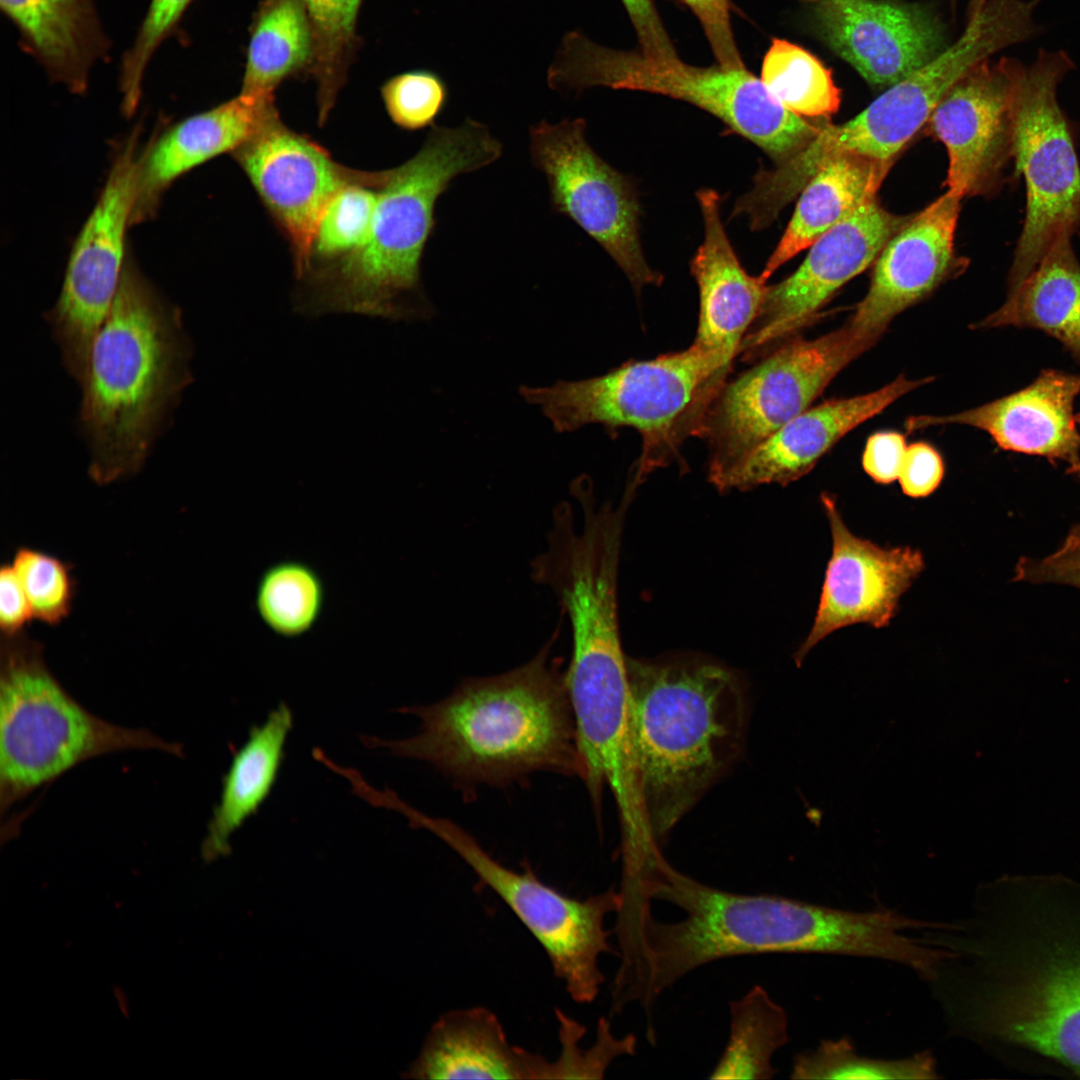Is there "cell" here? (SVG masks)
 <instances>
[{"label": "cell", "mask_w": 1080, "mask_h": 1080, "mask_svg": "<svg viewBox=\"0 0 1080 1080\" xmlns=\"http://www.w3.org/2000/svg\"><path fill=\"white\" fill-rule=\"evenodd\" d=\"M192 354L181 310L127 258L80 387L79 426L95 483L142 469L192 382Z\"/></svg>", "instance_id": "3957f363"}, {"label": "cell", "mask_w": 1080, "mask_h": 1080, "mask_svg": "<svg viewBox=\"0 0 1080 1080\" xmlns=\"http://www.w3.org/2000/svg\"><path fill=\"white\" fill-rule=\"evenodd\" d=\"M1013 580L1030 584H1062L1080 589V523L1070 529L1061 545L1049 555L1019 559Z\"/></svg>", "instance_id": "ab89813d"}, {"label": "cell", "mask_w": 1080, "mask_h": 1080, "mask_svg": "<svg viewBox=\"0 0 1080 1080\" xmlns=\"http://www.w3.org/2000/svg\"><path fill=\"white\" fill-rule=\"evenodd\" d=\"M391 808L410 826L429 831L447 845L509 907L541 945L574 1002L589 1004L596 999L605 981L599 958L613 952L604 921L620 907L618 890L573 898L544 883L527 865L522 872L502 865L449 819L431 817L400 797Z\"/></svg>", "instance_id": "9c48e42d"}, {"label": "cell", "mask_w": 1080, "mask_h": 1080, "mask_svg": "<svg viewBox=\"0 0 1080 1080\" xmlns=\"http://www.w3.org/2000/svg\"><path fill=\"white\" fill-rule=\"evenodd\" d=\"M558 634L515 669L465 679L437 703L401 709L420 719L416 735L363 742L429 763L462 790L504 787L536 772L579 777L563 658L551 656Z\"/></svg>", "instance_id": "7a4b0ae2"}, {"label": "cell", "mask_w": 1080, "mask_h": 1080, "mask_svg": "<svg viewBox=\"0 0 1080 1080\" xmlns=\"http://www.w3.org/2000/svg\"><path fill=\"white\" fill-rule=\"evenodd\" d=\"M766 89L789 111L828 118L841 102L831 71L813 54L785 39L774 38L761 68Z\"/></svg>", "instance_id": "1f68e13d"}, {"label": "cell", "mask_w": 1080, "mask_h": 1080, "mask_svg": "<svg viewBox=\"0 0 1080 1080\" xmlns=\"http://www.w3.org/2000/svg\"><path fill=\"white\" fill-rule=\"evenodd\" d=\"M292 724L290 708L280 704L262 725L250 731L247 741L234 754L202 843V856L207 861L230 852L232 835L271 792Z\"/></svg>", "instance_id": "83f0119b"}, {"label": "cell", "mask_w": 1080, "mask_h": 1080, "mask_svg": "<svg viewBox=\"0 0 1080 1080\" xmlns=\"http://www.w3.org/2000/svg\"><path fill=\"white\" fill-rule=\"evenodd\" d=\"M626 666L636 781L658 843L738 758L747 698L716 663L626 657Z\"/></svg>", "instance_id": "5b68a950"}, {"label": "cell", "mask_w": 1080, "mask_h": 1080, "mask_svg": "<svg viewBox=\"0 0 1080 1080\" xmlns=\"http://www.w3.org/2000/svg\"><path fill=\"white\" fill-rule=\"evenodd\" d=\"M907 445L905 436L896 431H879L866 442L862 467L876 483L890 484L898 480Z\"/></svg>", "instance_id": "ee69618b"}, {"label": "cell", "mask_w": 1080, "mask_h": 1080, "mask_svg": "<svg viewBox=\"0 0 1080 1080\" xmlns=\"http://www.w3.org/2000/svg\"><path fill=\"white\" fill-rule=\"evenodd\" d=\"M409 1079H555L553 1060L511 1044L497 1015L477 1006L433 1023Z\"/></svg>", "instance_id": "cb8c5ba5"}, {"label": "cell", "mask_w": 1080, "mask_h": 1080, "mask_svg": "<svg viewBox=\"0 0 1080 1080\" xmlns=\"http://www.w3.org/2000/svg\"><path fill=\"white\" fill-rule=\"evenodd\" d=\"M325 591L318 573L307 564L285 560L268 567L255 594L256 610L263 623L283 637L310 631L319 620Z\"/></svg>", "instance_id": "d6a6232c"}, {"label": "cell", "mask_w": 1080, "mask_h": 1080, "mask_svg": "<svg viewBox=\"0 0 1080 1080\" xmlns=\"http://www.w3.org/2000/svg\"><path fill=\"white\" fill-rule=\"evenodd\" d=\"M876 342L848 324L815 339L790 340L730 383L706 416L712 481L807 410L832 379Z\"/></svg>", "instance_id": "8fae6325"}, {"label": "cell", "mask_w": 1080, "mask_h": 1080, "mask_svg": "<svg viewBox=\"0 0 1080 1080\" xmlns=\"http://www.w3.org/2000/svg\"><path fill=\"white\" fill-rule=\"evenodd\" d=\"M363 1L303 0L314 35L310 76L317 87L319 124L327 120L360 48L357 20Z\"/></svg>", "instance_id": "4dcf8cb0"}, {"label": "cell", "mask_w": 1080, "mask_h": 1080, "mask_svg": "<svg viewBox=\"0 0 1080 1080\" xmlns=\"http://www.w3.org/2000/svg\"><path fill=\"white\" fill-rule=\"evenodd\" d=\"M547 84L562 93L606 87L688 102L757 145L777 165L806 147L824 124L786 109L745 66L656 60L639 49L603 46L579 30L562 37L547 70Z\"/></svg>", "instance_id": "ba28073f"}, {"label": "cell", "mask_w": 1080, "mask_h": 1080, "mask_svg": "<svg viewBox=\"0 0 1080 1080\" xmlns=\"http://www.w3.org/2000/svg\"><path fill=\"white\" fill-rule=\"evenodd\" d=\"M1076 421H1077L1078 425L1080 426V412L1076 414Z\"/></svg>", "instance_id": "bcb514c9"}, {"label": "cell", "mask_w": 1080, "mask_h": 1080, "mask_svg": "<svg viewBox=\"0 0 1080 1080\" xmlns=\"http://www.w3.org/2000/svg\"><path fill=\"white\" fill-rule=\"evenodd\" d=\"M289 243L298 277L308 264L317 222L333 196L370 172L350 169L310 137L287 127L278 111L232 153Z\"/></svg>", "instance_id": "5bb4252c"}, {"label": "cell", "mask_w": 1080, "mask_h": 1080, "mask_svg": "<svg viewBox=\"0 0 1080 1080\" xmlns=\"http://www.w3.org/2000/svg\"><path fill=\"white\" fill-rule=\"evenodd\" d=\"M1016 60L980 62L942 97L927 123L946 147L947 191L960 196L990 192L1012 151V96Z\"/></svg>", "instance_id": "e0dca14e"}, {"label": "cell", "mask_w": 1080, "mask_h": 1080, "mask_svg": "<svg viewBox=\"0 0 1080 1080\" xmlns=\"http://www.w3.org/2000/svg\"><path fill=\"white\" fill-rule=\"evenodd\" d=\"M944 474L940 453L926 442H915L907 446L898 481L906 496L924 498L939 487Z\"/></svg>", "instance_id": "b9f144b4"}, {"label": "cell", "mask_w": 1080, "mask_h": 1080, "mask_svg": "<svg viewBox=\"0 0 1080 1080\" xmlns=\"http://www.w3.org/2000/svg\"><path fill=\"white\" fill-rule=\"evenodd\" d=\"M731 370L694 343L652 360L629 361L610 372L545 387H520L558 433L589 424L633 427L643 439L632 482L639 485L677 455L682 442L700 436L714 400Z\"/></svg>", "instance_id": "52a82bcc"}, {"label": "cell", "mask_w": 1080, "mask_h": 1080, "mask_svg": "<svg viewBox=\"0 0 1080 1080\" xmlns=\"http://www.w3.org/2000/svg\"><path fill=\"white\" fill-rule=\"evenodd\" d=\"M314 35L303 0H262L249 28L240 93L274 97L285 80L310 76Z\"/></svg>", "instance_id": "f1b7e54d"}, {"label": "cell", "mask_w": 1080, "mask_h": 1080, "mask_svg": "<svg viewBox=\"0 0 1080 1080\" xmlns=\"http://www.w3.org/2000/svg\"><path fill=\"white\" fill-rule=\"evenodd\" d=\"M696 196L704 238L690 263L700 297L699 323L693 343L731 367L758 314L767 285L742 267L722 223L719 194L714 189L703 188Z\"/></svg>", "instance_id": "603a6c76"}, {"label": "cell", "mask_w": 1080, "mask_h": 1080, "mask_svg": "<svg viewBox=\"0 0 1080 1080\" xmlns=\"http://www.w3.org/2000/svg\"><path fill=\"white\" fill-rule=\"evenodd\" d=\"M33 619L23 587L11 565L0 570V627L2 636L11 637L24 632Z\"/></svg>", "instance_id": "f6af8a7d"}, {"label": "cell", "mask_w": 1080, "mask_h": 1080, "mask_svg": "<svg viewBox=\"0 0 1080 1080\" xmlns=\"http://www.w3.org/2000/svg\"><path fill=\"white\" fill-rule=\"evenodd\" d=\"M937 1062L929 1050L898 1059L859 1055L847 1037L822 1040L812 1050L795 1056L792 1079H913L940 1078Z\"/></svg>", "instance_id": "e575fe53"}, {"label": "cell", "mask_w": 1080, "mask_h": 1080, "mask_svg": "<svg viewBox=\"0 0 1080 1080\" xmlns=\"http://www.w3.org/2000/svg\"><path fill=\"white\" fill-rule=\"evenodd\" d=\"M127 750L183 756L179 743L120 726L83 707L53 676L38 641L2 636L0 660V811L92 758Z\"/></svg>", "instance_id": "8992f818"}, {"label": "cell", "mask_w": 1080, "mask_h": 1080, "mask_svg": "<svg viewBox=\"0 0 1080 1080\" xmlns=\"http://www.w3.org/2000/svg\"><path fill=\"white\" fill-rule=\"evenodd\" d=\"M819 33L867 82L892 86L944 48L936 19L919 6L878 0H822Z\"/></svg>", "instance_id": "ac0fdd59"}, {"label": "cell", "mask_w": 1080, "mask_h": 1080, "mask_svg": "<svg viewBox=\"0 0 1080 1080\" xmlns=\"http://www.w3.org/2000/svg\"><path fill=\"white\" fill-rule=\"evenodd\" d=\"M698 20L717 64L745 66L731 22L730 0H678Z\"/></svg>", "instance_id": "60d3db41"}, {"label": "cell", "mask_w": 1080, "mask_h": 1080, "mask_svg": "<svg viewBox=\"0 0 1080 1080\" xmlns=\"http://www.w3.org/2000/svg\"><path fill=\"white\" fill-rule=\"evenodd\" d=\"M961 199L947 191L885 244L875 260L868 292L848 323L859 335L877 342L897 315L947 277Z\"/></svg>", "instance_id": "ffe728a7"}, {"label": "cell", "mask_w": 1080, "mask_h": 1080, "mask_svg": "<svg viewBox=\"0 0 1080 1080\" xmlns=\"http://www.w3.org/2000/svg\"><path fill=\"white\" fill-rule=\"evenodd\" d=\"M911 217L894 215L876 198L819 237L794 273L767 286L739 353L752 357L808 324L831 296L874 262Z\"/></svg>", "instance_id": "9a60e30c"}, {"label": "cell", "mask_w": 1080, "mask_h": 1080, "mask_svg": "<svg viewBox=\"0 0 1080 1080\" xmlns=\"http://www.w3.org/2000/svg\"><path fill=\"white\" fill-rule=\"evenodd\" d=\"M561 1052L553 1060L556 1079H602L610 1064L618 1057L634 1055L637 1039L634 1034L617 1038L606 1018H600L597 1038L588 1049L579 1046L586 1029L583 1025L556 1010Z\"/></svg>", "instance_id": "74e56055"}, {"label": "cell", "mask_w": 1080, "mask_h": 1080, "mask_svg": "<svg viewBox=\"0 0 1080 1080\" xmlns=\"http://www.w3.org/2000/svg\"><path fill=\"white\" fill-rule=\"evenodd\" d=\"M1072 235L1060 234L1036 269L975 327L1040 330L1058 340L1080 365V264Z\"/></svg>", "instance_id": "4316f807"}, {"label": "cell", "mask_w": 1080, "mask_h": 1080, "mask_svg": "<svg viewBox=\"0 0 1080 1080\" xmlns=\"http://www.w3.org/2000/svg\"><path fill=\"white\" fill-rule=\"evenodd\" d=\"M11 565L26 594L34 619L57 625L70 614L74 582L71 568L64 561L22 546L15 551Z\"/></svg>", "instance_id": "8d00e7d4"}, {"label": "cell", "mask_w": 1080, "mask_h": 1080, "mask_svg": "<svg viewBox=\"0 0 1080 1080\" xmlns=\"http://www.w3.org/2000/svg\"><path fill=\"white\" fill-rule=\"evenodd\" d=\"M0 7L48 78L84 94L112 46L95 0H0Z\"/></svg>", "instance_id": "d4e9b609"}, {"label": "cell", "mask_w": 1080, "mask_h": 1080, "mask_svg": "<svg viewBox=\"0 0 1080 1080\" xmlns=\"http://www.w3.org/2000/svg\"><path fill=\"white\" fill-rule=\"evenodd\" d=\"M195 0H150L132 44L119 65L121 109L131 116L142 97L147 67L159 47L177 30Z\"/></svg>", "instance_id": "d590c367"}, {"label": "cell", "mask_w": 1080, "mask_h": 1080, "mask_svg": "<svg viewBox=\"0 0 1080 1080\" xmlns=\"http://www.w3.org/2000/svg\"><path fill=\"white\" fill-rule=\"evenodd\" d=\"M380 94L390 120L406 131L435 125L449 98L445 80L429 69H413L390 77L382 84Z\"/></svg>", "instance_id": "f35d334b"}, {"label": "cell", "mask_w": 1080, "mask_h": 1080, "mask_svg": "<svg viewBox=\"0 0 1080 1080\" xmlns=\"http://www.w3.org/2000/svg\"><path fill=\"white\" fill-rule=\"evenodd\" d=\"M138 139L135 129L117 152L100 197L73 245L59 297L44 314L63 366L80 387L127 259L125 232L134 203Z\"/></svg>", "instance_id": "4fadbf2b"}, {"label": "cell", "mask_w": 1080, "mask_h": 1080, "mask_svg": "<svg viewBox=\"0 0 1080 1080\" xmlns=\"http://www.w3.org/2000/svg\"><path fill=\"white\" fill-rule=\"evenodd\" d=\"M1080 375L1045 369L1028 386L976 408L945 416L921 415L906 420L907 431L961 424L987 432L1006 451L1064 463L1080 479V432L1074 402Z\"/></svg>", "instance_id": "d6986e66"}, {"label": "cell", "mask_w": 1080, "mask_h": 1080, "mask_svg": "<svg viewBox=\"0 0 1080 1080\" xmlns=\"http://www.w3.org/2000/svg\"><path fill=\"white\" fill-rule=\"evenodd\" d=\"M893 161L842 154L825 162L801 191L794 213L760 279L810 247L829 229L876 198Z\"/></svg>", "instance_id": "484cf974"}, {"label": "cell", "mask_w": 1080, "mask_h": 1080, "mask_svg": "<svg viewBox=\"0 0 1080 1080\" xmlns=\"http://www.w3.org/2000/svg\"><path fill=\"white\" fill-rule=\"evenodd\" d=\"M277 111L274 97L239 93L170 127L139 156L131 224L152 216L174 180L214 157L236 151Z\"/></svg>", "instance_id": "7402d4cb"}, {"label": "cell", "mask_w": 1080, "mask_h": 1080, "mask_svg": "<svg viewBox=\"0 0 1080 1080\" xmlns=\"http://www.w3.org/2000/svg\"><path fill=\"white\" fill-rule=\"evenodd\" d=\"M832 535V552L809 635L794 654L801 665L806 654L829 634L864 623L890 624L901 596L925 568L921 551L909 546L880 547L854 535L845 525L835 499L821 495Z\"/></svg>", "instance_id": "2e32d148"}, {"label": "cell", "mask_w": 1080, "mask_h": 1080, "mask_svg": "<svg viewBox=\"0 0 1080 1080\" xmlns=\"http://www.w3.org/2000/svg\"><path fill=\"white\" fill-rule=\"evenodd\" d=\"M934 378L898 376L882 388L808 408L711 481L721 492L763 484L785 486L808 474L819 459L851 430L903 395Z\"/></svg>", "instance_id": "44dd1931"}, {"label": "cell", "mask_w": 1080, "mask_h": 1080, "mask_svg": "<svg viewBox=\"0 0 1080 1080\" xmlns=\"http://www.w3.org/2000/svg\"><path fill=\"white\" fill-rule=\"evenodd\" d=\"M529 149L534 166L547 179L554 212L595 240L636 291L660 285L663 276L643 253L637 193L629 179L590 146L585 119L538 122L529 129Z\"/></svg>", "instance_id": "7c38bea8"}, {"label": "cell", "mask_w": 1080, "mask_h": 1080, "mask_svg": "<svg viewBox=\"0 0 1080 1080\" xmlns=\"http://www.w3.org/2000/svg\"><path fill=\"white\" fill-rule=\"evenodd\" d=\"M1073 62L1064 51H1040L1020 64L1012 96V151L1024 176L1026 216L1008 276V293L1036 269L1056 238L1080 226V165L1057 99Z\"/></svg>", "instance_id": "30bf717a"}, {"label": "cell", "mask_w": 1080, "mask_h": 1080, "mask_svg": "<svg viewBox=\"0 0 1080 1080\" xmlns=\"http://www.w3.org/2000/svg\"><path fill=\"white\" fill-rule=\"evenodd\" d=\"M951 955L928 982L951 1032L1080 1077V890L1001 881L971 914L922 931Z\"/></svg>", "instance_id": "6da1fadb"}, {"label": "cell", "mask_w": 1080, "mask_h": 1080, "mask_svg": "<svg viewBox=\"0 0 1080 1080\" xmlns=\"http://www.w3.org/2000/svg\"><path fill=\"white\" fill-rule=\"evenodd\" d=\"M730 1034L710 1079H771L774 1054L789 1041L788 1018L760 985L729 1002Z\"/></svg>", "instance_id": "f546056e"}, {"label": "cell", "mask_w": 1080, "mask_h": 1080, "mask_svg": "<svg viewBox=\"0 0 1080 1080\" xmlns=\"http://www.w3.org/2000/svg\"><path fill=\"white\" fill-rule=\"evenodd\" d=\"M635 31L639 50L646 56L668 60L678 56L653 0H620Z\"/></svg>", "instance_id": "7bdbcfd3"}, {"label": "cell", "mask_w": 1080, "mask_h": 1080, "mask_svg": "<svg viewBox=\"0 0 1080 1080\" xmlns=\"http://www.w3.org/2000/svg\"><path fill=\"white\" fill-rule=\"evenodd\" d=\"M502 152V143L476 120L467 118L457 127L433 125L413 157L385 170L365 243L297 279V311L424 318L430 309L420 266L434 231L436 202L455 178L494 163Z\"/></svg>", "instance_id": "277c9868"}, {"label": "cell", "mask_w": 1080, "mask_h": 1080, "mask_svg": "<svg viewBox=\"0 0 1080 1080\" xmlns=\"http://www.w3.org/2000/svg\"><path fill=\"white\" fill-rule=\"evenodd\" d=\"M385 171L370 172L342 187L322 212L312 239L308 264L296 277L337 261L360 248L374 219Z\"/></svg>", "instance_id": "836d02e7"}]
</instances>
